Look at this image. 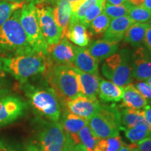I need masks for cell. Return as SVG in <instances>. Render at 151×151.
<instances>
[{"label": "cell", "mask_w": 151, "mask_h": 151, "mask_svg": "<svg viewBox=\"0 0 151 151\" xmlns=\"http://www.w3.org/2000/svg\"><path fill=\"white\" fill-rule=\"evenodd\" d=\"M107 2L113 5H122L127 1V0H106Z\"/></svg>", "instance_id": "40"}, {"label": "cell", "mask_w": 151, "mask_h": 151, "mask_svg": "<svg viewBox=\"0 0 151 151\" xmlns=\"http://www.w3.org/2000/svg\"><path fill=\"white\" fill-rule=\"evenodd\" d=\"M111 19L104 13L101 12L90 22L88 28L90 35L101 36L108 29Z\"/></svg>", "instance_id": "26"}, {"label": "cell", "mask_w": 151, "mask_h": 151, "mask_svg": "<svg viewBox=\"0 0 151 151\" xmlns=\"http://www.w3.org/2000/svg\"><path fill=\"white\" fill-rule=\"evenodd\" d=\"M26 151H41V149L35 143H29L26 146Z\"/></svg>", "instance_id": "39"}, {"label": "cell", "mask_w": 151, "mask_h": 151, "mask_svg": "<svg viewBox=\"0 0 151 151\" xmlns=\"http://www.w3.org/2000/svg\"><path fill=\"white\" fill-rule=\"evenodd\" d=\"M124 87L118 86L110 81L101 79L99 82V97L104 102H118L123 97Z\"/></svg>", "instance_id": "18"}, {"label": "cell", "mask_w": 151, "mask_h": 151, "mask_svg": "<svg viewBox=\"0 0 151 151\" xmlns=\"http://www.w3.org/2000/svg\"><path fill=\"white\" fill-rule=\"evenodd\" d=\"M90 35L86 26L79 20L71 16L69 29L66 38L79 47L88 46L90 41Z\"/></svg>", "instance_id": "17"}, {"label": "cell", "mask_w": 151, "mask_h": 151, "mask_svg": "<svg viewBox=\"0 0 151 151\" xmlns=\"http://www.w3.org/2000/svg\"><path fill=\"white\" fill-rule=\"evenodd\" d=\"M145 48L150 52L151 54V25L147 29L146 36L144 38V41H143Z\"/></svg>", "instance_id": "35"}, {"label": "cell", "mask_w": 151, "mask_h": 151, "mask_svg": "<svg viewBox=\"0 0 151 151\" xmlns=\"http://www.w3.org/2000/svg\"><path fill=\"white\" fill-rule=\"evenodd\" d=\"M78 143H82L88 151H94L100 139L92 132L87 124L76 134Z\"/></svg>", "instance_id": "25"}, {"label": "cell", "mask_w": 151, "mask_h": 151, "mask_svg": "<svg viewBox=\"0 0 151 151\" xmlns=\"http://www.w3.org/2000/svg\"><path fill=\"white\" fill-rule=\"evenodd\" d=\"M48 64L47 57L37 52L3 58L4 71L10 73L20 83L43 74Z\"/></svg>", "instance_id": "3"}, {"label": "cell", "mask_w": 151, "mask_h": 151, "mask_svg": "<svg viewBox=\"0 0 151 151\" xmlns=\"http://www.w3.org/2000/svg\"><path fill=\"white\" fill-rule=\"evenodd\" d=\"M67 111L86 119H89L97 113L100 109L98 99H92L83 95H78L73 99L62 101Z\"/></svg>", "instance_id": "11"}, {"label": "cell", "mask_w": 151, "mask_h": 151, "mask_svg": "<svg viewBox=\"0 0 151 151\" xmlns=\"http://www.w3.org/2000/svg\"><path fill=\"white\" fill-rule=\"evenodd\" d=\"M67 151H88L83 145L81 143H77L75 144H73L69 148L67 149Z\"/></svg>", "instance_id": "36"}, {"label": "cell", "mask_w": 151, "mask_h": 151, "mask_svg": "<svg viewBox=\"0 0 151 151\" xmlns=\"http://www.w3.org/2000/svg\"><path fill=\"white\" fill-rule=\"evenodd\" d=\"M20 23L34 50L47 57L48 46L41 32L38 20L36 6L33 3H24L20 9Z\"/></svg>", "instance_id": "7"}, {"label": "cell", "mask_w": 151, "mask_h": 151, "mask_svg": "<svg viewBox=\"0 0 151 151\" xmlns=\"http://www.w3.org/2000/svg\"><path fill=\"white\" fill-rule=\"evenodd\" d=\"M74 46L67 38L62 37L56 44L48 46L47 59L49 63L73 66Z\"/></svg>", "instance_id": "12"}, {"label": "cell", "mask_w": 151, "mask_h": 151, "mask_svg": "<svg viewBox=\"0 0 151 151\" xmlns=\"http://www.w3.org/2000/svg\"><path fill=\"white\" fill-rule=\"evenodd\" d=\"M3 57H0V73L4 72L3 69Z\"/></svg>", "instance_id": "48"}, {"label": "cell", "mask_w": 151, "mask_h": 151, "mask_svg": "<svg viewBox=\"0 0 151 151\" xmlns=\"http://www.w3.org/2000/svg\"><path fill=\"white\" fill-rule=\"evenodd\" d=\"M9 90L6 89V88H0V97H3V96L9 94Z\"/></svg>", "instance_id": "45"}, {"label": "cell", "mask_w": 151, "mask_h": 151, "mask_svg": "<svg viewBox=\"0 0 151 151\" xmlns=\"http://www.w3.org/2000/svg\"><path fill=\"white\" fill-rule=\"evenodd\" d=\"M4 1H8V2H11V3H16V4L25 3V0H4Z\"/></svg>", "instance_id": "46"}, {"label": "cell", "mask_w": 151, "mask_h": 151, "mask_svg": "<svg viewBox=\"0 0 151 151\" xmlns=\"http://www.w3.org/2000/svg\"><path fill=\"white\" fill-rule=\"evenodd\" d=\"M128 16L134 22L147 23L151 17V11L143 6H136L132 5L129 9Z\"/></svg>", "instance_id": "29"}, {"label": "cell", "mask_w": 151, "mask_h": 151, "mask_svg": "<svg viewBox=\"0 0 151 151\" xmlns=\"http://www.w3.org/2000/svg\"><path fill=\"white\" fill-rule=\"evenodd\" d=\"M124 134L132 143H138L151 137V125L150 124L138 125L125 129Z\"/></svg>", "instance_id": "24"}, {"label": "cell", "mask_w": 151, "mask_h": 151, "mask_svg": "<svg viewBox=\"0 0 151 151\" xmlns=\"http://www.w3.org/2000/svg\"><path fill=\"white\" fill-rule=\"evenodd\" d=\"M99 60L92 56L88 49L74 46L73 67L83 72L99 76Z\"/></svg>", "instance_id": "14"}, {"label": "cell", "mask_w": 151, "mask_h": 151, "mask_svg": "<svg viewBox=\"0 0 151 151\" xmlns=\"http://www.w3.org/2000/svg\"><path fill=\"white\" fill-rule=\"evenodd\" d=\"M149 124L146 121L143 110L125 108L120 111L121 129L125 130L138 125Z\"/></svg>", "instance_id": "21"}, {"label": "cell", "mask_w": 151, "mask_h": 151, "mask_svg": "<svg viewBox=\"0 0 151 151\" xmlns=\"http://www.w3.org/2000/svg\"><path fill=\"white\" fill-rule=\"evenodd\" d=\"M20 85L30 104L37 112L51 122L59 121L62 113L60 98L48 83L36 86L27 81Z\"/></svg>", "instance_id": "2"}, {"label": "cell", "mask_w": 151, "mask_h": 151, "mask_svg": "<svg viewBox=\"0 0 151 151\" xmlns=\"http://www.w3.org/2000/svg\"><path fill=\"white\" fill-rule=\"evenodd\" d=\"M132 54L128 49L109 57L104 62L101 71L106 78L120 86H125L133 81L132 71Z\"/></svg>", "instance_id": "6"}, {"label": "cell", "mask_w": 151, "mask_h": 151, "mask_svg": "<svg viewBox=\"0 0 151 151\" xmlns=\"http://www.w3.org/2000/svg\"><path fill=\"white\" fill-rule=\"evenodd\" d=\"M145 81H146V82L147 83H148V86H150V88H151V77H150V78H148V79H146V80Z\"/></svg>", "instance_id": "49"}, {"label": "cell", "mask_w": 151, "mask_h": 151, "mask_svg": "<svg viewBox=\"0 0 151 151\" xmlns=\"http://www.w3.org/2000/svg\"><path fill=\"white\" fill-rule=\"evenodd\" d=\"M148 105V101L143 97L133 84L124 87V94L121 106L125 108L142 110Z\"/></svg>", "instance_id": "19"}, {"label": "cell", "mask_w": 151, "mask_h": 151, "mask_svg": "<svg viewBox=\"0 0 151 151\" xmlns=\"http://www.w3.org/2000/svg\"><path fill=\"white\" fill-rule=\"evenodd\" d=\"M129 1H127L122 5H113L107 2L105 0L104 3L102 12L108 16L111 20L119 17L128 16L129 9L131 6Z\"/></svg>", "instance_id": "27"}, {"label": "cell", "mask_w": 151, "mask_h": 151, "mask_svg": "<svg viewBox=\"0 0 151 151\" xmlns=\"http://www.w3.org/2000/svg\"><path fill=\"white\" fill-rule=\"evenodd\" d=\"M35 6L39 26L47 44H56L62 38V30L55 20L53 9L44 2Z\"/></svg>", "instance_id": "9"}, {"label": "cell", "mask_w": 151, "mask_h": 151, "mask_svg": "<svg viewBox=\"0 0 151 151\" xmlns=\"http://www.w3.org/2000/svg\"><path fill=\"white\" fill-rule=\"evenodd\" d=\"M75 69L78 76L81 95L92 99H97L101 78L97 75L83 72L76 67Z\"/></svg>", "instance_id": "16"}, {"label": "cell", "mask_w": 151, "mask_h": 151, "mask_svg": "<svg viewBox=\"0 0 151 151\" xmlns=\"http://www.w3.org/2000/svg\"><path fill=\"white\" fill-rule=\"evenodd\" d=\"M150 26L148 23L134 22L126 32L123 38L124 41L129 43L134 48L141 47L144 41L147 29Z\"/></svg>", "instance_id": "22"}, {"label": "cell", "mask_w": 151, "mask_h": 151, "mask_svg": "<svg viewBox=\"0 0 151 151\" xmlns=\"http://www.w3.org/2000/svg\"><path fill=\"white\" fill-rule=\"evenodd\" d=\"M43 75L62 101L81 94L78 76L73 66L48 62Z\"/></svg>", "instance_id": "4"}, {"label": "cell", "mask_w": 151, "mask_h": 151, "mask_svg": "<svg viewBox=\"0 0 151 151\" xmlns=\"http://www.w3.org/2000/svg\"><path fill=\"white\" fill-rule=\"evenodd\" d=\"M42 0H25V3H33L35 4H39V2Z\"/></svg>", "instance_id": "47"}, {"label": "cell", "mask_w": 151, "mask_h": 151, "mask_svg": "<svg viewBox=\"0 0 151 151\" xmlns=\"http://www.w3.org/2000/svg\"><path fill=\"white\" fill-rule=\"evenodd\" d=\"M104 1L105 0H101L99 2L92 5L91 6H90L89 8L87 9L82 24H83L85 26L88 27L90 22L102 12Z\"/></svg>", "instance_id": "31"}, {"label": "cell", "mask_w": 151, "mask_h": 151, "mask_svg": "<svg viewBox=\"0 0 151 151\" xmlns=\"http://www.w3.org/2000/svg\"><path fill=\"white\" fill-rule=\"evenodd\" d=\"M132 77L137 81H146L151 77V54L145 47L137 48L132 54Z\"/></svg>", "instance_id": "13"}, {"label": "cell", "mask_w": 151, "mask_h": 151, "mask_svg": "<svg viewBox=\"0 0 151 151\" xmlns=\"http://www.w3.org/2000/svg\"><path fill=\"white\" fill-rule=\"evenodd\" d=\"M134 22L128 16L112 19L108 29L104 33L102 39L118 43L123 39L126 32Z\"/></svg>", "instance_id": "15"}, {"label": "cell", "mask_w": 151, "mask_h": 151, "mask_svg": "<svg viewBox=\"0 0 151 151\" xmlns=\"http://www.w3.org/2000/svg\"><path fill=\"white\" fill-rule=\"evenodd\" d=\"M118 151H133V150L130 148V146L128 145V146H127V145H125L124 143L122 146L120 147V148L119 149Z\"/></svg>", "instance_id": "43"}, {"label": "cell", "mask_w": 151, "mask_h": 151, "mask_svg": "<svg viewBox=\"0 0 151 151\" xmlns=\"http://www.w3.org/2000/svg\"><path fill=\"white\" fill-rule=\"evenodd\" d=\"M143 6H144L145 8L151 11V0H144Z\"/></svg>", "instance_id": "44"}, {"label": "cell", "mask_w": 151, "mask_h": 151, "mask_svg": "<svg viewBox=\"0 0 151 151\" xmlns=\"http://www.w3.org/2000/svg\"><path fill=\"white\" fill-rule=\"evenodd\" d=\"M132 6H143L144 0H127Z\"/></svg>", "instance_id": "41"}, {"label": "cell", "mask_w": 151, "mask_h": 151, "mask_svg": "<svg viewBox=\"0 0 151 151\" xmlns=\"http://www.w3.org/2000/svg\"><path fill=\"white\" fill-rule=\"evenodd\" d=\"M27 104L15 95L0 97V127L8 125L23 116Z\"/></svg>", "instance_id": "10"}, {"label": "cell", "mask_w": 151, "mask_h": 151, "mask_svg": "<svg viewBox=\"0 0 151 151\" xmlns=\"http://www.w3.org/2000/svg\"><path fill=\"white\" fill-rule=\"evenodd\" d=\"M137 90L141 94L143 97L148 100H151V88L145 81H138L135 85H134Z\"/></svg>", "instance_id": "33"}, {"label": "cell", "mask_w": 151, "mask_h": 151, "mask_svg": "<svg viewBox=\"0 0 151 151\" xmlns=\"http://www.w3.org/2000/svg\"><path fill=\"white\" fill-rule=\"evenodd\" d=\"M88 124L99 139L118 137L121 129L120 111L116 105H101L99 111L88 119Z\"/></svg>", "instance_id": "5"}, {"label": "cell", "mask_w": 151, "mask_h": 151, "mask_svg": "<svg viewBox=\"0 0 151 151\" xmlns=\"http://www.w3.org/2000/svg\"><path fill=\"white\" fill-rule=\"evenodd\" d=\"M69 2H76V1H83V0H68Z\"/></svg>", "instance_id": "50"}, {"label": "cell", "mask_w": 151, "mask_h": 151, "mask_svg": "<svg viewBox=\"0 0 151 151\" xmlns=\"http://www.w3.org/2000/svg\"><path fill=\"white\" fill-rule=\"evenodd\" d=\"M143 113H144V116L146 118V121L151 125V106L147 105L144 109H143Z\"/></svg>", "instance_id": "37"}, {"label": "cell", "mask_w": 151, "mask_h": 151, "mask_svg": "<svg viewBox=\"0 0 151 151\" xmlns=\"http://www.w3.org/2000/svg\"><path fill=\"white\" fill-rule=\"evenodd\" d=\"M0 151H20L15 147H13L9 145H6V143L0 141Z\"/></svg>", "instance_id": "38"}, {"label": "cell", "mask_w": 151, "mask_h": 151, "mask_svg": "<svg viewBox=\"0 0 151 151\" xmlns=\"http://www.w3.org/2000/svg\"><path fill=\"white\" fill-rule=\"evenodd\" d=\"M22 4L0 0V27L10 18L15 11L21 8Z\"/></svg>", "instance_id": "30"}, {"label": "cell", "mask_w": 151, "mask_h": 151, "mask_svg": "<svg viewBox=\"0 0 151 151\" xmlns=\"http://www.w3.org/2000/svg\"><path fill=\"white\" fill-rule=\"evenodd\" d=\"M100 1H101V0H85L83 3L78 7V9H77V11L76 12L71 13V16L77 19V20H79L82 23L87 9L89 8L90 6H91L92 5L99 2Z\"/></svg>", "instance_id": "32"}, {"label": "cell", "mask_w": 151, "mask_h": 151, "mask_svg": "<svg viewBox=\"0 0 151 151\" xmlns=\"http://www.w3.org/2000/svg\"><path fill=\"white\" fill-rule=\"evenodd\" d=\"M118 48V43L101 39L93 41L89 46L88 50L92 56L97 58L99 61H101L116 53Z\"/></svg>", "instance_id": "20"}, {"label": "cell", "mask_w": 151, "mask_h": 151, "mask_svg": "<svg viewBox=\"0 0 151 151\" xmlns=\"http://www.w3.org/2000/svg\"><path fill=\"white\" fill-rule=\"evenodd\" d=\"M129 146L133 151H151V137Z\"/></svg>", "instance_id": "34"}, {"label": "cell", "mask_w": 151, "mask_h": 151, "mask_svg": "<svg viewBox=\"0 0 151 151\" xmlns=\"http://www.w3.org/2000/svg\"><path fill=\"white\" fill-rule=\"evenodd\" d=\"M20 9L15 11L0 27V57L10 58L36 52L20 23Z\"/></svg>", "instance_id": "1"}, {"label": "cell", "mask_w": 151, "mask_h": 151, "mask_svg": "<svg viewBox=\"0 0 151 151\" xmlns=\"http://www.w3.org/2000/svg\"><path fill=\"white\" fill-rule=\"evenodd\" d=\"M124 142L120 136L100 139L94 151H118Z\"/></svg>", "instance_id": "28"}, {"label": "cell", "mask_w": 151, "mask_h": 151, "mask_svg": "<svg viewBox=\"0 0 151 151\" xmlns=\"http://www.w3.org/2000/svg\"><path fill=\"white\" fill-rule=\"evenodd\" d=\"M148 24H150V25H151V17H150V20H149V21H148Z\"/></svg>", "instance_id": "51"}, {"label": "cell", "mask_w": 151, "mask_h": 151, "mask_svg": "<svg viewBox=\"0 0 151 151\" xmlns=\"http://www.w3.org/2000/svg\"><path fill=\"white\" fill-rule=\"evenodd\" d=\"M60 124L68 134L73 137L76 135L82 128L88 124V119L66 111L62 115Z\"/></svg>", "instance_id": "23"}, {"label": "cell", "mask_w": 151, "mask_h": 151, "mask_svg": "<svg viewBox=\"0 0 151 151\" xmlns=\"http://www.w3.org/2000/svg\"><path fill=\"white\" fill-rule=\"evenodd\" d=\"M6 85L5 75L3 73H0V88H4V86Z\"/></svg>", "instance_id": "42"}, {"label": "cell", "mask_w": 151, "mask_h": 151, "mask_svg": "<svg viewBox=\"0 0 151 151\" xmlns=\"http://www.w3.org/2000/svg\"><path fill=\"white\" fill-rule=\"evenodd\" d=\"M41 151H67L76 143L65 131L59 122H51L45 124L39 134Z\"/></svg>", "instance_id": "8"}]
</instances>
